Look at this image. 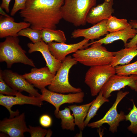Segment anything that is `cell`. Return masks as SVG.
Returning <instances> with one entry per match:
<instances>
[{"mask_svg":"<svg viewBox=\"0 0 137 137\" xmlns=\"http://www.w3.org/2000/svg\"><path fill=\"white\" fill-rule=\"evenodd\" d=\"M64 3V0H27L19 14L31 28L56 29L62 19L61 8Z\"/></svg>","mask_w":137,"mask_h":137,"instance_id":"1","label":"cell"},{"mask_svg":"<svg viewBox=\"0 0 137 137\" xmlns=\"http://www.w3.org/2000/svg\"><path fill=\"white\" fill-rule=\"evenodd\" d=\"M97 0H64L61 8L62 18L75 26L85 25L87 16L96 6Z\"/></svg>","mask_w":137,"mask_h":137,"instance_id":"2","label":"cell"},{"mask_svg":"<svg viewBox=\"0 0 137 137\" xmlns=\"http://www.w3.org/2000/svg\"><path fill=\"white\" fill-rule=\"evenodd\" d=\"M17 37L8 36L0 43V61L6 62L9 68L14 63H21L33 67L35 66L33 61L26 55V52L19 44Z\"/></svg>","mask_w":137,"mask_h":137,"instance_id":"3","label":"cell"},{"mask_svg":"<svg viewBox=\"0 0 137 137\" xmlns=\"http://www.w3.org/2000/svg\"><path fill=\"white\" fill-rule=\"evenodd\" d=\"M90 47L79 49L72 55L77 61L86 66L110 64L114 55L113 52L107 50L102 44L94 43Z\"/></svg>","mask_w":137,"mask_h":137,"instance_id":"4","label":"cell"},{"mask_svg":"<svg viewBox=\"0 0 137 137\" xmlns=\"http://www.w3.org/2000/svg\"><path fill=\"white\" fill-rule=\"evenodd\" d=\"M78 61L71 56H67L62 62L51 83L48 87L49 90L59 93H75L82 91L80 88L72 86L69 81V73L71 68Z\"/></svg>","mask_w":137,"mask_h":137,"instance_id":"5","label":"cell"},{"mask_svg":"<svg viewBox=\"0 0 137 137\" xmlns=\"http://www.w3.org/2000/svg\"><path fill=\"white\" fill-rule=\"evenodd\" d=\"M115 74L114 67L110 64L90 67L85 74L84 82L89 87L91 96L97 95L109 78Z\"/></svg>","mask_w":137,"mask_h":137,"instance_id":"6","label":"cell"},{"mask_svg":"<svg viewBox=\"0 0 137 137\" xmlns=\"http://www.w3.org/2000/svg\"><path fill=\"white\" fill-rule=\"evenodd\" d=\"M129 93L127 91L118 92L115 101L104 116L97 121L89 123L87 126L92 128H99L103 124L107 123L109 126V130L110 131L113 133L117 132L119 123L125 119L126 115L122 111L118 113L117 106L121 101Z\"/></svg>","mask_w":137,"mask_h":137,"instance_id":"7","label":"cell"},{"mask_svg":"<svg viewBox=\"0 0 137 137\" xmlns=\"http://www.w3.org/2000/svg\"><path fill=\"white\" fill-rule=\"evenodd\" d=\"M42 100L46 101L53 105L55 108V115L60 110L59 108L65 103H80L83 102L84 93L82 91L75 93L68 94L53 92L45 88L41 89Z\"/></svg>","mask_w":137,"mask_h":137,"instance_id":"8","label":"cell"},{"mask_svg":"<svg viewBox=\"0 0 137 137\" xmlns=\"http://www.w3.org/2000/svg\"><path fill=\"white\" fill-rule=\"evenodd\" d=\"M126 86L137 92V75L124 76L115 74L110 77L104 85L101 91L108 98L114 91H119Z\"/></svg>","mask_w":137,"mask_h":137,"instance_id":"9","label":"cell"},{"mask_svg":"<svg viewBox=\"0 0 137 137\" xmlns=\"http://www.w3.org/2000/svg\"><path fill=\"white\" fill-rule=\"evenodd\" d=\"M3 78L6 83L13 89L21 92L23 91L28 93L30 96L41 97L40 94L34 86L29 83L21 75L11 70H1Z\"/></svg>","mask_w":137,"mask_h":137,"instance_id":"10","label":"cell"},{"mask_svg":"<svg viewBox=\"0 0 137 137\" xmlns=\"http://www.w3.org/2000/svg\"><path fill=\"white\" fill-rule=\"evenodd\" d=\"M43 101L41 97L25 96L20 92L15 97L0 94V105L8 110L10 114L9 118H12L19 114L18 110L15 111L11 110V108L13 106L28 104L41 107L43 104Z\"/></svg>","mask_w":137,"mask_h":137,"instance_id":"11","label":"cell"},{"mask_svg":"<svg viewBox=\"0 0 137 137\" xmlns=\"http://www.w3.org/2000/svg\"><path fill=\"white\" fill-rule=\"evenodd\" d=\"M23 113L12 118H5L0 121V131L11 137H23L28 132Z\"/></svg>","mask_w":137,"mask_h":137,"instance_id":"12","label":"cell"},{"mask_svg":"<svg viewBox=\"0 0 137 137\" xmlns=\"http://www.w3.org/2000/svg\"><path fill=\"white\" fill-rule=\"evenodd\" d=\"M89 40L84 38L79 42L73 44L52 42L47 44L52 54L57 59L62 62L68 54L85 48L84 46L88 43Z\"/></svg>","mask_w":137,"mask_h":137,"instance_id":"13","label":"cell"},{"mask_svg":"<svg viewBox=\"0 0 137 137\" xmlns=\"http://www.w3.org/2000/svg\"><path fill=\"white\" fill-rule=\"evenodd\" d=\"M55 75L47 66L40 68L34 67L30 72L23 75L29 83L40 90L50 85Z\"/></svg>","mask_w":137,"mask_h":137,"instance_id":"14","label":"cell"},{"mask_svg":"<svg viewBox=\"0 0 137 137\" xmlns=\"http://www.w3.org/2000/svg\"><path fill=\"white\" fill-rule=\"evenodd\" d=\"M27 45L29 48V53L38 51L41 53L46 61V66L48 68L52 73L55 75L61 66L62 62L57 59L52 54L47 44L42 40L35 43H29Z\"/></svg>","mask_w":137,"mask_h":137,"instance_id":"15","label":"cell"},{"mask_svg":"<svg viewBox=\"0 0 137 137\" xmlns=\"http://www.w3.org/2000/svg\"><path fill=\"white\" fill-rule=\"evenodd\" d=\"M113 0L103 3L92 7L86 17L87 23L94 25L105 19H108L114 12L112 6Z\"/></svg>","mask_w":137,"mask_h":137,"instance_id":"16","label":"cell"},{"mask_svg":"<svg viewBox=\"0 0 137 137\" xmlns=\"http://www.w3.org/2000/svg\"><path fill=\"white\" fill-rule=\"evenodd\" d=\"M0 38H2L8 36L18 37V33L21 30L27 28L30 24L24 21L17 23L10 16H0Z\"/></svg>","mask_w":137,"mask_h":137,"instance_id":"17","label":"cell"},{"mask_svg":"<svg viewBox=\"0 0 137 137\" xmlns=\"http://www.w3.org/2000/svg\"><path fill=\"white\" fill-rule=\"evenodd\" d=\"M107 20H104L89 28L75 29L72 33V37L76 38L82 37L90 40L106 35L108 33L106 26Z\"/></svg>","mask_w":137,"mask_h":137,"instance_id":"18","label":"cell"},{"mask_svg":"<svg viewBox=\"0 0 137 137\" xmlns=\"http://www.w3.org/2000/svg\"><path fill=\"white\" fill-rule=\"evenodd\" d=\"M137 33V29L133 28L130 25L124 30L108 33L103 38L88 43L85 45V46L87 47L89 46L96 43H99L101 44H107L111 43L115 41L121 40L124 42L125 47L127 43L128 40L130 38H133Z\"/></svg>","mask_w":137,"mask_h":137,"instance_id":"19","label":"cell"},{"mask_svg":"<svg viewBox=\"0 0 137 137\" xmlns=\"http://www.w3.org/2000/svg\"><path fill=\"white\" fill-rule=\"evenodd\" d=\"M114 57L110 65L115 67L120 65L128 64L137 56V46L125 48L119 51L113 52Z\"/></svg>","mask_w":137,"mask_h":137,"instance_id":"20","label":"cell"},{"mask_svg":"<svg viewBox=\"0 0 137 137\" xmlns=\"http://www.w3.org/2000/svg\"><path fill=\"white\" fill-rule=\"evenodd\" d=\"M93 101V100L89 103L82 105H74L68 106L73 112L75 125L78 126L81 130H83L85 127L84 119Z\"/></svg>","mask_w":137,"mask_h":137,"instance_id":"21","label":"cell"},{"mask_svg":"<svg viewBox=\"0 0 137 137\" xmlns=\"http://www.w3.org/2000/svg\"><path fill=\"white\" fill-rule=\"evenodd\" d=\"M42 40L48 43L54 41L58 43H65L66 38L65 34L60 30L45 28L41 30Z\"/></svg>","mask_w":137,"mask_h":137,"instance_id":"22","label":"cell"},{"mask_svg":"<svg viewBox=\"0 0 137 137\" xmlns=\"http://www.w3.org/2000/svg\"><path fill=\"white\" fill-rule=\"evenodd\" d=\"M70 110L68 107H66L63 110H59L55 116L57 118L61 119V126L63 129L74 131L76 125Z\"/></svg>","mask_w":137,"mask_h":137,"instance_id":"23","label":"cell"},{"mask_svg":"<svg viewBox=\"0 0 137 137\" xmlns=\"http://www.w3.org/2000/svg\"><path fill=\"white\" fill-rule=\"evenodd\" d=\"M93 100L84 121L85 127L87 126L91 119L96 115L97 112L101 106L105 103L109 101L108 98L103 96L102 92L101 91L96 99Z\"/></svg>","mask_w":137,"mask_h":137,"instance_id":"24","label":"cell"},{"mask_svg":"<svg viewBox=\"0 0 137 137\" xmlns=\"http://www.w3.org/2000/svg\"><path fill=\"white\" fill-rule=\"evenodd\" d=\"M130 25L126 19H118L112 15L107 19L106 23L107 31L110 32L124 30Z\"/></svg>","mask_w":137,"mask_h":137,"instance_id":"25","label":"cell"},{"mask_svg":"<svg viewBox=\"0 0 137 137\" xmlns=\"http://www.w3.org/2000/svg\"><path fill=\"white\" fill-rule=\"evenodd\" d=\"M130 100L133 104L132 108L128 114L125 115V119L130 123V125L127 127L128 130L134 134H137V107L136 106L133 99Z\"/></svg>","mask_w":137,"mask_h":137,"instance_id":"26","label":"cell"},{"mask_svg":"<svg viewBox=\"0 0 137 137\" xmlns=\"http://www.w3.org/2000/svg\"><path fill=\"white\" fill-rule=\"evenodd\" d=\"M117 75L129 76L137 75V61L132 63L122 65H117L114 67Z\"/></svg>","mask_w":137,"mask_h":137,"instance_id":"27","label":"cell"},{"mask_svg":"<svg viewBox=\"0 0 137 137\" xmlns=\"http://www.w3.org/2000/svg\"><path fill=\"white\" fill-rule=\"evenodd\" d=\"M18 36H24L28 38L33 43L41 40V30L28 27L22 29L18 33Z\"/></svg>","mask_w":137,"mask_h":137,"instance_id":"28","label":"cell"},{"mask_svg":"<svg viewBox=\"0 0 137 137\" xmlns=\"http://www.w3.org/2000/svg\"><path fill=\"white\" fill-rule=\"evenodd\" d=\"M19 92L12 88L3 79L1 70L0 71V94L6 95L16 96Z\"/></svg>","mask_w":137,"mask_h":137,"instance_id":"29","label":"cell"},{"mask_svg":"<svg viewBox=\"0 0 137 137\" xmlns=\"http://www.w3.org/2000/svg\"><path fill=\"white\" fill-rule=\"evenodd\" d=\"M29 132L31 137H44L46 136L47 130L40 126H28Z\"/></svg>","mask_w":137,"mask_h":137,"instance_id":"30","label":"cell"},{"mask_svg":"<svg viewBox=\"0 0 137 137\" xmlns=\"http://www.w3.org/2000/svg\"><path fill=\"white\" fill-rule=\"evenodd\" d=\"M14 3L11 11L10 15L14 16L19 10L23 9L25 7L27 0H14Z\"/></svg>","mask_w":137,"mask_h":137,"instance_id":"31","label":"cell"},{"mask_svg":"<svg viewBox=\"0 0 137 137\" xmlns=\"http://www.w3.org/2000/svg\"><path fill=\"white\" fill-rule=\"evenodd\" d=\"M129 23L132 27L137 29V20H130ZM137 44V33L135 36L131 40L130 42L127 43L125 48L133 47L136 46Z\"/></svg>","mask_w":137,"mask_h":137,"instance_id":"32","label":"cell"},{"mask_svg":"<svg viewBox=\"0 0 137 137\" xmlns=\"http://www.w3.org/2000/svg\"><path fill=\"white\" fill-rule=\"evenodd\" d=\"M39 123L40 125L44 127H48L50 126L52 124V119L48 115L44 114L40 118Z\"/></svg>","mask_w":137,"mask_h":137,"instance_id":"33","label":"cell"},{"mask_svg":"<svg viewBox=\"0 0 137 137\" xmlns=\"http://www.w3.org/2000/svg\"><path fill=\"white\" fill-rule=\"evenodd\" d=\"M11 0H2V2L0 7L2 9H4L6 12H9V5Z\"/></svg>","mask_w":137,"mask_h":137,"instance_id":"34","label":"cell"},{"mask_svg":"<svg viewBox=\"0 0 137 137\" xmlns=\"http://www.w3.org/2000/svg\"><path fill=\"white\" fill-rule=\"evenodd\" d=\"M1 7H0V14L6 17H9L10 16L7 14L3 10Z\"/></svg>","mask_w":137,"mask_h":137,"instance_id":"35","label":"cell"},{"mask_svg":"<svg viewBox=\"0 0 137 137\" xmlns=\"http://www.w3.org/2000/svg\"><path fill=\"white\" fill-rule=\"evenodd\" d=\"M52 132L50 129H49L46 135V137H50L52 135Z\"/></svg>","mask_w":137,"mask_h":137,"instance_id":"36","label":"cell"},{"mask_svg":"<svg viewBox=\"0 0 137 137\" xmlns=\"http://www.w3.org/2000/svg\"><path fill=\"white\" fill-rule=\"evenodd\" d=\"M111 0H104V1L107 2H109Z\"/></svg>","mask_w":137,"mask_h":137,"instance_id":"37","label":"cell"},{"mask_svg":"<svg viewBox=\"0 0 137 137\" xmlns=\"http://www.w3.org/2000/svg\"><path fill=\"white\" fill-rule=\"evenodd\" d=\"M136 45L137 46V44H136Z\"/></svg>","mask_w":137,"mask_h":137,"instance_id":"38","label":"cell"}]
</instances>
